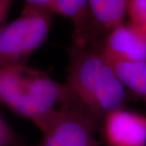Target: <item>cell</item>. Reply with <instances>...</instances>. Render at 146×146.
Masks as SVG:
<instances>
[{"label": "cell", "instance_id": "6", "mask_svg": "<svg viewBox=\"0 0 146 146\" xmlns=\"http://www.w3.org/2000/svg\"><path fill=\"white\" fill-rule=\"evenodd\" d=\"M103 123L105 139L110 146H146L144 115L122 108L110 113Z\"/></svg>", "mask_w": 146, "mask_h": 146}, {"label": "cell", "instance_id": "7", "mask_svg": "<svg viewBox=\"0 0 146 146\" xmlns=\"http://www.w3.org/2000/svg\"><path fill=\"white\" fill-rule=\"evenodd\" d=\"M128 0H89L90 36L94 30L106 36L124 23Z\"/></svg>", "mask_w": 146, "mask_h": 146}, {"label": "cell", "instance_id": "9", "mask_svg": "<svg viewBox=\"0 0 146 146\" xmlns=\"http://www.w3.org/2000/svg\"><path fill=\"white\" fill-rule=\"evenodd\" d=\"M109 62L126 89L136 94L146 104V62Z\"/></svg>", "mask_w": 146, "mask_h": 146}, {"label": "cell", "instance_id": "8", "mask_svg": "<svg viewBox=\"0 0 146 146\" xmlns=\"http://www.w3.org/2000/svg\"><path fill=\"white\" fill-rule=\"evenodd\" d=\"M54 13L70 19L73 24V47L90 44V15L89 0H54Z\"/></svg>", "mask_w": 146, "mask_h": 146}, {"label": "cell", "instance_id": "11", "mask_svg": "<svg viewBox=\"0 0 146 146\" xmlns=\"http://www.w3.org/2000/svg\"><path fill=\"white\" fill-rule=\"evenodd\" d=\"M12 2L13 0H0V33L5 27V21Z\"/></svg>", "mask_w": 146, "mask_h": 146}, {"label": "cell", "instance_id": "4", "mask_svg": "<svg viewBox=\"0 0 146 146\" xmlns=\"http://www.w3.org/2000/svg\"><path fill=\"white\" fill-rule=\"evenodd\" d=\"M98 127L80 110L64 106L41 130L39 146H98L94 136Z\"/></svg>", "mask_w": 146, "mask_h": 146}, {"label": "cell", "instance_id": "13", "mask_svg": "<svg viewBox=\"0 0 146 146\" xmlns=\"http://www.w3.org/2000/svg\"><path fill=\"white\" fill-rule=\"evenodd\" d=\"M0 136L11 138V139H16L14 133L11 130L9 126L5 123V121L0 117Z\"/></svg>", "mask_w": 146, "mask_h": 146}, {"label": "cell", "instance_id": "5", "mask_svg": "<svg viewBox=\"0 0 146 146\" xmlns=\"http://www.w3.org/2000/svg\"><path fill=\"white\" fill-rule=\"evenodd\" d=\"M102 53L111 62H146V29L123 23L106 36Z\"/></svg>", "mask_w": 146, "mask_h": 146}, {"label": "cell", "instance_id": "2", "mask_svg": "<svg viewBox=\"0 0 146 146\" xmlns=\"http://www.w3.org/2000/svg\"><path fill=\"white\" fill-rule=\"evenodd\" d=\"M0 102L40 129L67 102L64 84L25 65L0 66Z\"/></svg>", "mask_w": 146, "mask_h": 146}, {"label": "cell", "instance_id": "14", "mask_svg": "<svg viewBox=\"0 0 146 146\" xmlns=\"http://www.w3.org/2000/svg\"><path fill=\"white\" fill-rule=\"evenodd\" d=\"M145 120H146V115H145Z\"/></svg>", "mask_w": 146, "mask_h": 146}, {"label": "cell", "instance_id": "10", "mask_svg": "<svg viewBox=\"0 0 146 146\" xmlns=\"http://www.w3.org/2000/svg\"><path fill=\"white\" fill-rule=\"evenodd\" d=\"M127 15L129 21L146 29V0H128Z\"/></svg>", "mask_w": 146, "mask_h": 146}, {"label": "cell", "instance_id": "3", "mask_svg": "<svg viewBox=\"0 0 146 146\" xmlns=\"http://www.w3.org/2000/svg\"><path fill=\"white\" fill-rule=\"evenodd\" d=\"M52 11L27 5L21 16L0 33V66L25 65L46 41L52 25Z\"/></svg>", "mask_w": 146, "mask_h": 146}, {"label": "cell", "instance_id": "1", "mask_svg": "<svg viewBox=\"0 0 146 146\" xmlns=\"http://www.w3.org/2000/svg\"><path fill=\"white\" fill-rule=\"evenodd\" d=\"M65 106L78 110L98 126L122 109L127 89L103 54L89 46L72 47L68 68Z\"/></svg>", "mask_w": 146, "mask_h": 146}, {"label": "cell", "instance_id": "12", "mask_svg": "<svg viewBox=\"0 0 146 146\" xmlns=\"http://www.w3.org/2000/svg\"><path fill=\"white\" fill-rule=\"evenodd\" d=\"M25 1L28 3V5L46 9V10L50 11L53 12L54 0H25Z\"/></svg>", "mask_w": 146, "mask_h": 146}]
</instances>
